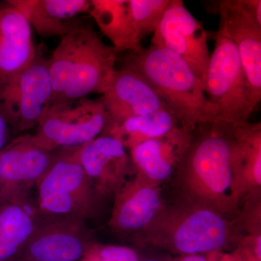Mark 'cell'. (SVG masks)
Listing matches in <instances>:
<instances>
[{
  "label": "cell",
  "mask_w": 261,
  "mask_h": 261,
  "mask_svg": "<svg viewBox=\"0 0 261 261\" xmlns=\"http://www.w3.org/2000/svg\"><path fill=\"white\" fill-rule=\"evenodd\" d=\"M100 99L108 113L107 126L166 108L143 77L124 68L115 70L109 87Z\"/></svg>",
  "instance_id": "obj_15"
},
{
  "label": "cell",
  "mask_w": 261,
  "mask_h": 261,
  "mask_svg": "<svg viewBox=\"0 0 261 261\" xmlns=\"http://www.w3.org/2000/svg\"><path fill=\"white\" fill-rule=\"evenodd\" d=\"M255 255L257 261L261 260V237L259 235L255 244Z\"/></svg>",
  "instance_id": "obj_27"
},
{
  "label": "cell",
  "mask_w": 261,
  "mask_h": 261,
  "mask_svg": "<svg viewBox=\"0 0 261 261\" xmlns=\"http://www.w3.org/2000/svg\"><path fill=\"white\" fill-rule=\"evenodd\" d=\"M1 193H2V187H1V182H0V202H1V201H2Z\"/></svg>",
  "instance_id": "obj_29"
},
{
  "label": "cell",
  "mask_w": 261,
  "mask_h": 261,
  "mask_svg": "<svg viewBox=\"0 0 261 261\" xmlns=\"http://www.w3.org/2000/svg\"><path fill=\"white\" fill-rule=\"evenodd\" d=\"M15 135L13 128L0 110V152L15 138Z\"/></svg>",
  "instance_id": "obj_24"
},
{
  "label": "cell",
  "mask_w": 261,
  "mask_h": 261,
  "mask_svg": "<svg viewBox=\"0 0 261 261\" xmlns=\"http://www.w3.org/2000/svg\"><path fill=\"white\" fill-rule=\"evenodd\" d=\"M48 60L37 54L28 68L0 82V110L15 137L38 126L53 99Z\"/></svg>",
  "instance_id": "obj_8"
},
{
  "label": "cell",
  "mask_w": 261,
  "mask_h": 261,
  "mask_svg": "<svg viewBox=\"0 0 261 261\" xmlns=\"http://www.w3.org/2000/svg\"><path fill=\"white\" fill-rule=\"evenodd\" d=\"M118 54L87 24L81 23L62 37L48 60L53 92L51 104L104 94L116 70Z\"/></svg>",
  "instance_id": "obj_2"
},
{
  "label": "cell",
  "mask_w": 261,
  "mask_h": 261,
  "mask_svg": "<svg viewBox=\"0 0 261 261\" xmlns=\"http://www.w3.org/2000/svg\"><path fill=\"white\" fill-rule=\"evenodd\" d=\"M211 121L238 125L248 122L254 108L236 46L218 30L203 82Z\"/></svg>",
  "instance_id": "obj_6"
},
{
  "label": "cell",
  "mask_w": 261,
  "mask_h": 261,
  "mask_svg": "<svg viewBox=\"0 0 261 261\" xmlns=\"http://www.w3.org/2000/svg\"><path fill=\"white\" fill-rule=\"evenodd\" d=\"M121 61L122 68L133 70L148 82L189 132L200 122L211 121L202 81L177 55L150 44L128 51Z\"/></svg>",
  "instance_id": "obj_3"
},
{
  "label": "cell",
  "mask_w": 261,
  "mask_h": 261,
  "mask_svg": "<svg viewBox=\"0 0 261 261\" xmlns=\"http://www.w3.org/2000/svg\"><path fill=\"white\" fill-rule=\"evenodd\" d=\"M81 163L97 195L106 197L124 185L132 166L121 141L108 134L83 146Z\"/></svg>",
  "instance_id": "obj_13"
},
{
  "label": "cell",
  "mask_w": 261,
  "mask_h": 261,
  "mask_svg": "<svg viewBox=\"0 0 261 261\" xmlns=\"http://www.w3.org/2000/svg\"><path fill=\"white\" fill-rule=\"evenodd\" d=\"M186 206L158 216L148 227L149 242L182 256L219 251L228 245L231 235L224 214L212 207L189 201Z\"/></svg>",
  "instance_id": "obj_5"
},
{
  "label": "cell",
  "mask_w": 261,
  "mask_h": 261,
  "mask_svg": "<svg viewBox=\"0 0 261 261\" xmlns=\"http://www.w3.org/2000/svg\"><path fill=\"white\" fill-rule=\"evenodd\" d=\"M39 222L37 208L27 198L0 202V261H14Z\"/></svg>",
  "instance_id": "obj_19"
},
{
  "label": "cell",
  "mask_w": 261,
  "mask_h": 261,
  "mask_svg": "<svg viewBox=\"0 0 261 261\" xmlns=\"http://www.w3.org/2000/svg\"><path fill=\"white\" fill-rule=\"evenodd\" d=\"M240 261H241V260H240Z\"/></svg>",
  "instance_id": "obj_30"
},
{
  "label": "cell",
  "mask_w": 261,
  "mask_h": 261,
  "mask_svg": "<svg viewBox=\"0 0 261 261\" xmlns=\"http://www.w3.org/2000/svg\"><path fill=\"white\" fill-rule=\"evenodd\" d=\"M84 145L57 149L50 166L36 184L37 214L42 220L85 221L93 214L97 195L81 163Z\"/></svg>",
  "instance_id": "obj_4"
},
{
  "label": "cell",
  "mask_w": 261,
  "mask_h": 261,
  "mask_svg": "<svg viewBox=\"0 0 261 261\" xmlns=\"http://www.w3.org/2000/svg\"><path fill=\"white\" fill-rule=\"evenodd\" d=\"M240 3L249 15L261 27L260 0H240Z\"/></svg>",
  "instance_id": "obj_25"
},
{
  "label": "cell",
  "mask_w": 261,
  "mask_h": 261,
  "mask_svg": "<svg viewBox=\"0 0 261 261\" xmlns=\"http://www.w3.org/2000/svg\"><path fill=\"white\" fill-rule=\"evenodd\" d=\"M56 151L39 145L33 135L17 136L0 152L2 201L27 198L50 166Z\"/></svg>",
  "instance_id": "obj_11"
},
{
  "label": "cell",
  "mask_w": 261,
  "mask_h": 261,
  "mask_svg": "<svg viewBox=\"0 0 261 261\" xmlns=\"http://www.w3.org/2000/svg\"><path fill=\"white\" fill-rule=\"evenodd\" d=\"M171 0H128V9L137 40L154 34Z\"/></svg>",
  "instance_id": "obj_22"
},
{
  "label": "cell",
  "mask_w": 261,
  "mask_h": 261,
  "mask_svg": "<svg viewBox=\"0 0 261 261\" xmlns=\"http://www.w3.org/2000/svg\"><path fill=\"white\" fill-rule=\"evenodd\" d=\"M99 249L102 261H140L137 252L129 247L108 245Z\"/></svg>",
  "instance_id": "obj_23"
},
{
  "label": "cell",
  "mask_w": 261,
  "mask_h": 261,
  "mask_svg": "<svg viewBox=\"0 0 261 261\" xmlns=\"http://www.w3.org/2000/svg\"><path fill=\"white\" fill-rule=\"evenodd\" d=\"M37 54L27 19L8 1L0 2V82L28 68Z\"/></svg>",
  "instance_id": "obj_16"
},
{
  "label": "cell",
  "mask_w": 261,
  "mask_h": 261,
  "mask_svg": "<svg viewBox=\"0 0 261 261\" xmlns=\"http://www.w3.org/2000/svg\"><path fill=\"white\" fill-rule=\"evenodd\" d=\"M219 29L236 46L243 65L252 106L261 99V27L245 11L240 0L216 2Z\"/></svg>",
  "instance_id": "obj_12"
},
{
  "label": "cell",
  "mask_w": 261,
  "mask_h": 261,
  "mask_svg": "<svg viewBox=\"0 0 261 261\" xmlns=\"http://www.w3.org/2000/svg\"><path fill=\"white\" fill-rule=\"evenodd\" d=\"M151 44L177 55L203 84L211 57L207 32L183 1L171 0Z\"/></svg>",
  "instance_id": "obj_9"
},
{
  "label": "cell",
  "mask_w": 261,
  "mask_h": 261,
  "mask_svg": "<svg viewBox=\"0 0 261 261\" xmlns=\"http://www.w3.org/2000/svg\"><path fill=\"white\" fill-rule=\"evenodd\" d=\"M94 244L83 219H39L35 231L14 261H82Z\"/></svg>",
  "instance_id": "obj_10"
},
{
  "label": "cell",
  "mask_w": 261,
  "mask_h": 261,
  "mask_svg": "<svg viewBox=\"0 0 261 261\" xmlns=\"http://www.w3.org/2000/svg\"><path fill=\"white\" fill-rule=\"evenodd\" d=\"M140 261H161V260H158V259H155V258H147V259H145V260H140Z\"/></svg>",
  "instance_id": "obj_28"
},
{
  "label": "cell",
  "mask_w": 261,
  "mask_h": 261,
  "mask_svg": "<svg viewBox=\"0 0 261 261\" xmlns=\"http://www.w3.org/2000/svg\"><path fill=\"white\" fill-rule=\"evenodd\" d=\"M114 195L109 225L123 236L146 230L161 213L162 200L159 189L137 175L135 179L125 182Z\"/></svg>",
  "instance_id": "obj_14"
},
{
  "label": "cell",
  "mask_w": 261,
  "mask_h": 261,
  "mask_svg": "<svg viewBox=\"0 0 261 261\" xmlns=\"http://www.w3.org/2000/svg\"><path fill=\"white\" fill-rule=\"evenodd\" d=\"M89 14L118 53L142 48L136 37L128 0H92Z\"/></svg>",
  "instance_id": "obj_21"
},
{
  "label": "cell",
  "mask_w": 261,
  "mask_h": 261,
  "mask_svg": "<svg viewBox=\"0 0 261 261\" xmlns=\"http://www.w3.org/2000/svg\"><path fill=\"white\" fill-rule=\"evenodd\" d=\"M108 123L107 111L100 98H80L51 104L33 137L49 151L80 147L102 135Z\"/></svg>",
  "instance_id": "obj_7"
},
{
  "label": "cell",
  "mask_w": 261,
  "mask_h": 261,
  "mask_svg": "<svg viewBox=\"0 0 261 261\" xmlns=\"http://www.w3.org/2000/svg\"><path fill=\"white\" fill-rule=\"evenodd\" d=\"M179 261H209L202 255H190L182 256Z\"/></svg>",
  "instance_id": "obj_26"
},
{
  "label": "cell",
  "mask_w": 261,
  "mask_h": 261,
  "mask_svg": "<svg viewBox=\"0 0 261 261\" xmlns=\"http://www.w3.org/2000/svg\"><path fill=\"white\" fill-rule=\"evenodd\" d=\"M27 19L40 37H63L82 23L78 17L89 13L88 0H7Z\"/></svg>",
  "instance_id": "obj_18"
},
{
  "label": "cell",
  "mask_w": 261,
  "mask_h": 261,
  "mask_svg": "<svg viewBox=\"0 0 261 261\" xmlns=\"http://www.w3.org/2000/svg\"><path fill=\"white\" fill-rule=\"evenodd\" d=\"M179 129L186 128L171 110L165 108L109 125L102 134L116 137L130 149L141 142L161 138Z\"/></svg>",
  "instance_id": "obj_20"
},
{
  "label": "cell",
  "mask_w": 261,
  "mask_h": 261,
  "mask_svg": "<svg viewBox=\"0 0 261 261\" xmlns=\"http://www.w3.org/2000/svg\"><path fill=\"white\" fill-rule=\"evenodd\" d=\"M191 132L177 130L161 138L145 141L132 147L130 163L137 176L153 185L171 177L186 152Z\"/></svg>",
  "instance_id": "obj_17"
},
{
  "label": "cell",
  "mask_w": 261,
  "mask_h": 261,
  "mask_svg": "<svg viewBox=\"0 0 261 261\" xmlns=\"http://www.w3.org/2000/svg\"><path fill=\"white\" fill-rule=\"evenodd\" d=\"M176 171L189 201L222 214L235 210L247 184L237 125L197 123Z\"/></svg>",
  "instance_id": "obj_1"
}]
</instances>
